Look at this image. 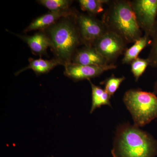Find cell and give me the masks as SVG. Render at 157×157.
Here are the masks:
<instances>
[{"label": "cell", "mask_w": 157, "mask_h": 157, "mask_svg": "<svg viewBox=\"0 0 157 157\" xmlns=\"http://www.w3.org/2000/svg\"><path fill=\"white\" fill-rule=\"evenodd\" d=\"M113 157L157 156V139L128 122L118 126L111 150Z\"/></svg>", "instance_id": "obj_1"}, {"label": "cell", "mask_w": 157, "mask_h": 157, "mask_svg": "<svg viewBox=\"0 0 157 157\" xmlns=\"http://www.w3.org/2000/svg\"><path fill=\"white\" fill-rule=\"evenodd\" d=\"M75 12V11H74ZM63 17L53 25L43 30L52 42L51 49L60 65L72 63L74 54L82 44L75 17Z\"/></svg>", "instance_id": "obj_2"}, {"label": "cell", "mask_w": 157, "mask_h": 157, "mask_svg": "<svg viewBox=\"0 0 157 157\" xmlns=\"http://www.w3.org/2000/svg\"><path fill=\"white\" fill-rule=\"evenodd\" d=\"M101 19L108 30L121 37L127 44L135 42L142 36L131 1H110Z\"/></svg>", "instance_id": "obj_3"}, {"label": "cell", "mask_w": 157, "mask_h": 157, "mask_svg": "<svg viewBox=\"0 0 157 157\" xmlns=\"http://www.w3.org/2000/svg\"><path fill=\"white\" fill-rule=\"evenodd\" d=\"M123 100L137 126H144L157 118V97L154 93L132 89L125 93Z\"/></svg>", "instance_id": "obj_4"}, {"label": "cell", "mask_w": 157, "mask_h": 157, "mask_svg": "<svg viewBox=\"0 0 157 157\" xmlns=\"http://www.w3.org/2000/svg\"><path fill=\"white\" fill-rule=\"evenodd\" d=\"M74 17L82 42L85 45H93L97 39L108 31L102 20L95 16L75 11Z\"/></svg>", "instance_id": "obj_5"}, {"label": "cell", "mask_w": 157, "mask_h": 157, "mask_svg": "<svg viewBox=\"0 0 157 157\" xmlns=\"http://www.w3.org/2000/svg\"><path fill=\"white\" fill-rule=\"evenodd\" d=\"M131 3L138 25L151 39L157 19V0H134Z\"/></svg>", "instance_id": "obj_6"}, {"label": "cell", "mask_w": 157, "mask_h": 157, "mask_svg": "<svg viewBox=\"0 0 157 157\" xmlns=\"http://www.w3.org/2000/svg\"><path fill=\"white\" fill-rule=\"evenodd\" d=\"M127 44L121 37L108 30L94 42L93 46L109 64H114L118 57L124 53Z\"/></svg>", "instance_id": "obj_7"}, {"label": "cell", "mask_w": 157, "mask_h": 157, "mask_svg": "<svg viewBox=\"0 0 157 157\" xmlns=\"http://www.w3.org/2000/svg\"><path fill=\"white\" fill-rule=\"evenodd\" d=\"M65 76L74 82H78L98 77L105 71L116 69L117 66L114 64L95 66L78 65L71 63L65 66Z\"/></svg>", "instance_id": "obj_8"}, {"label": "cell", "mask_w": 157, "mask_h": 157, "mask_svg": "<svg viewBox=\"0 0 157 157\" xmlns=\"http://www.w3.org/2000/svg\"><path fill=\"white\" fill-rule=\"evenodd\" d=\"M82 65L104 66L109 64L93 45H85L76 51L72 63Z\"/></svg>", "instance_id": "obj_9"}, {"label": "cell", "mask_w": 157, "mask_h": 157, "mask_svg": "<svg viewBox=\"0 0 157 157\" xmlns=\"http://www.w3.org/2000/svg\"><path fill=\"white\" fill-rule=\"evenodd\" d=\"M74 11L69 10L50 11V12L33 20L29 25L25 29V33L31 31L43 30L48 28L63 17L73 15Z\"/></svg>", "instance_id": "obj_10"}, {"label": "cell", "mask_w": 157, "mask_h": 157, "mask_svg": "<svg viewBox=\"0 0 157 157\" xmlns=\"http://www.w3.org/2000/svg\"><path fill=\"white\" fill-rule=\"evenodd\" d=\"M29 45L33 53L42 56L46 53L48 47H52V42L44 30H41L33 36H22L15 34Z\"/></svg>", "instance_id": "obj_11"}, {"label": "cell", "mask_w": 157, "mask_h": 157, "mask_svg": "<svg viewBox=\"0 0 157 157\" xmlns=\"http://www.w3.org/2000/svg\"><path fill=\"white\" fill-rule=\"evenodd\" d=\"M29 64L28 66L17 71L15 73V76H17L21 72L28 69L33 70L37 74L46 73L49 72L57 65H60L59 62L55 58L51 60L43 59L41 58H29Z\"/></svg>", "instance_id": "obj_12"}, {"label": "cell", "mask_w": 157, "mask_h": 157, "mask_svg": "<svg viewBox=\"0 0 157 157\" xmlns=\"http://www.w3.org/2000/svg\"><path fill=\"white\" fill-rule=\"evenodd\" d=\"M151 38L145 35L137 39L130 48H127L125 51L122 60V63L131 64L133 60L138 58V55L144 48L149 44H151Z\"/></svg>", "instance_id": "obj_13"}, {"label": "cell", "mask_w": 157, "mask_h": 157, "mask_svg": "<svg viewBox=\"0 0 157 157\" xmlns=\"http://www.w3.org/2000/svg\"><path fill=\"white\" fill-rule=\"evenodd\" d=\"M92 88V106L90 113H92L96 109L103 105L111 107L110 99L111 97L105 90L100 86L93 83L90 79H88Z\"/></svg>", "instance_id": "obj_14"}, {"label": "cell", "mask_w": 157, "mask_h": 157, "mask_svg": "<svg viewBox=\"0 0 157 157\" xmlns=\"http://www.w3.org/2000/svg\"><path fill=\"white\" fill-rule=\"evenodd\" d=\"M108 0H79L78 1L82 11H86L89 15L95 16L104 11V6L107 4Z\"/></svg>", "instance_id": "obj_15"}, {"label": "cell", "mask_w": 157, "mask_h": 157, "mask_svg": "<svg viewBox=\"0 0 157 157\" xmlns=\"http://www.w3.org/2000/svg\"><path fill=\"white\" fill-rule=\"evenodd\" d=\"M37 2L50 11H63L70 9L73 1L68 0H39Z\"/></svg>", "instance_id": "obj_16"}, {"label": "cell", "mask_w": 157, "mask_h": 157, "mask_svg": "<svg viewBox=\"0 0 157 157\" xmlns=\"http://www.w3.org/2000/svg\"><path fill=\"white\" fill-rule=\"evenodd\" d=\"M125 78V77L124 76L117 77L114 75H112L110 77L106 78L104 81L101 82V84L105 86L104 90L111 97L114 95L121 84Z\"/></svg>", "instance_id": "obj_17"}, {"label": "cell", "mask_w": 157, "mask_h": 157, "mask_svg": "<svg viewBox=\"0 0 157 157\" xmlns=\"http://www.w3.org/2000/svg\"><path fill=\"white\" fill-rule=\"evenodd\" d=\"M131 71L135 77V81L137 82L149 66V62L147 59L138 57L131 63Z\"/></svg>", "instance_id": "obj_18"}, {"label": "cell", "mask_w": 157, "mask_h": 157, "mask_svg": "<svg viewBox=\"0 0 157 157\" xmlns=\"http://www.w3.org/2000/svg\"><path fill=\"white\" fill-rule=\"evenodd\" d=\"M151 48L147 59L149 62V66L154 68L157 67V19L151 37Z\"/></svg>", "instance_id": "obj_19"}, {"label": "cell", "mask_w": 157, "mask_h": 157, "mask_svg": "<svg viewBox=\"0 0 157 157\" xmlns=\"http://www.w3.org/2000/svg\"><path fill=\"white\" fill-rule=\"evenodd\" d=\"M154 91L153 93H154L155 94H157V80L155 82L154 85Z\"/></svg>", "instance_id": "obj_20"}]
</instances>
